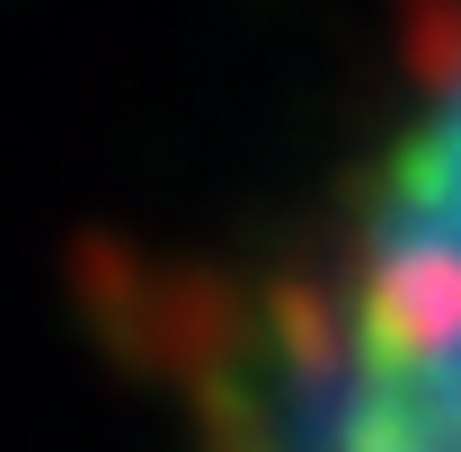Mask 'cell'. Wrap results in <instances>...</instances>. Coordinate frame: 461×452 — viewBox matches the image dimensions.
Masks as SVG:
<instances>
[{
	"instance_id": "obj_1",
	"label": "cell",
	"mask_w": 461,
	"mask_h": 452,
	"mask_svg": "<svg viewBox=\"0 0 461 452\" xmlns=\"http://www.w3.org/2000/svg\"><path fill=\"white\" fill-rule=\"evenodd\" d=\"M276 452H461V62L346 204Z\"/></svg>"
}]
</instances>
